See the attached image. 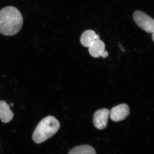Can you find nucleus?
I'll list each match as a JSON object with an SVG mask.
<instances>
[{"mask_svg":"<svg viewBox=\"0 0 154 154\" xmlns=\"http://www.w3.org/2000/svg\"><path fill=\"white\" fill-rule=\"evenodd\" d=\"M22 14L15 7H6L0 10V33L5 36L16 35L23 25Z\"/></svg>","mask_w":154,"mask_h":154,"instance_id":"nucleus-1","label":"nucleus"},{"mask_svg":"<svg viewBox=\"0 0 154 154\" xmlns=\"http://www.w3.org/2000/svg\"><path fill=\"white\" fill-rule=\"evenodd\" d=\"M60 128V123L51 116H48L39 122L32 136L33 141L39 144L45 141L57 132Z\"/></svg>","mask_w":154,"mask_h":154,"instance_id":"nucleus-2","label":"nucleus"},{"mask_svg":"<svg viewBox=\"0 0 154 154\" xmlns=\"http://www.w3.org/2000/svg\"><path fill=\"white\" fill-rule=\"evenodd\" d=\"M133 19L138 26L149 33H154V19L143 12L140 11H135Z\"/></svg>","mask_w":154,"mask_h":154,"instance_id":"nucleus-3","label":"nucleus"},{"mask_svg":"<svg viewBox=\"0 0 154 154\" xmlns=\"http://www.w3.org/2000/svg\"><path fill=\"white\" fill-rule=\"evenodd\" d=\"M110 111L106 108L97 110L94 113L93 122L94 126L99 130L105 129L107 127Z\"/></svg>","mask_w":154,"mask_h":154,"instance_id":"nucleus-4","label":"nucleus"},{"mask_svg":"<svg viewBox=\"0 0 154 154\" xmlns=\"http://www.w3.org/2000/svg\"><path fill=\"white\" fill-rule=\"evenodd\" d=\"M129 106L126 104H122L113 107L110 111V118L112 121H122L129 115Z\"/></svg>","mask_w":154,"mask_h":154,"instance_id":"nucleus-5","label":"nucleus"},{"mask_svg":"<svg viewBox=\"0 0 154 154\" xmlns=\"http://www.w3.org/2000/svg\"><path fill=\"white\" fill-rule=\"evenodd\" d=\"M14 114L10 109V105L5 101H0V119L4 123H8L11 121Z\"/></svg>","mask_w":154,"mask_h":154,"instance_id":"nucleus-6","label":"nucleus"},{"mask_svg":"<svg viewBox=\"0 0 154 154\" xmlns=\"http://www.w3.org/2000/svg\"><path fill=\"white\" fill-rule=\"evenodd\" d=\"M100 39V36L93 30H87L81 36L80 41L83 46L89 47L95 40Z\"/></svg>","mask_w":154,"mask_h":154,"instance_id":"nucleus-7","label":"nucleus"},{"mask_svg":"<svg viewBox=\"0 0 154 154\" xmlns=\"http://www.w3.org/2000/svg\"><path fill=\"white\" fill-rule=\"evenodd\" d=\"M88 48L90 54L94 57L98 58L102 56L105 51V45L103 41L98 39L95 40Z\"/></svg>","mask_w":154,"mask_h":154,"instance_id":"nucleus-8","label":"nucleus"},{"mask_svg":"<svg viewBox=\"0 0 154 154\" xmlns=\"http://www.w3.org/2000/svg\"><path fill=\"white\" fill-rule=\"evenodd\" d=\"M68 154H96L95 149L90 145H82L75 147Z\"/></svg>","mask_w":154,"mask_h":154,"instance_id":"nucleus-9","label":"nucleus"},{"mask_svg":"<svg viewBox=\"0 0 154 154\" xmlns=\"http://www.w3.org/2000/svg\"><path fill=\"white\" fill-rule=\"evenodd\" d=\"M108 55H109V54H108V52L107 51H104V52H103V53L102 54V57L104 58H105L107 57V56H108Z\"/></svg>","mask_w":154,"mask_h":154,"instance_id":"nucleus-10","label":"nucleus"},{"mask_svg":"<svg viewBox=\"0 0 154 154\" xmlns=\"http://www.w3.org/2000/svg\"><path fill=\"white\" fill-rule=\"evenodd\" d=\"M154 33H152V38L153 41H154Z\"/></svg>","mask_w":154,"mask_h":154,"instance_id":"nucleus-11","label":"nucleus"}]
</instances>
